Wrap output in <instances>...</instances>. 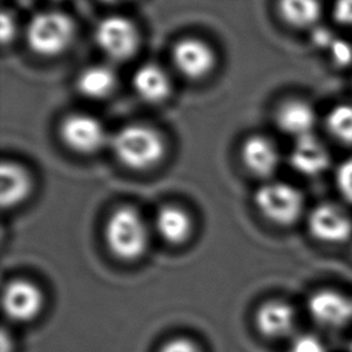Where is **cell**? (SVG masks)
Returning <instances> with one entry per match:
<instances>
[{
	"instance_id": "14",
	"label": "cell",
	"mask_w": 352,
	"mask_h": 352,
	"mask_svg": "<svg viewBox=\"0 0 352 352\" xmlns=\"http://www.w3.org/2000/svg\"><path fill=\"white\" fill-rule=\"evenodd\" d=\"M241 154L249 172L260 177L272 175L279 165V153L275 144L260 135L248 138L243 142Z\"/></svg>"
},
{
	"instance_id": "17",
	"label": "cell",
	"mask_w": 352,
	"mask_h": 352,
	"mask_svg": "<svg viewBox=\"0 0 352 352\" xmlns=\"http://www.w3.org/2000/svg\"><path fill=\"white\" fill-rule=\"evenodd\" d=\"M32 190L28 170L16 162H3L0 168V199L3 208L21 204Z\"/></svg>"
},
{
	"instance_id": "25",
	"label": "cell",
	"mask_w": 352,
	"mask_h": 352,
	"mask_svg": "<svg viewBox=\"0 0 352 352\" xmlns=\"http://www.w3.org/2000/svg\"><path fill=\"white\" fill-rule=\"evenodd\" d=\"M331 14L337 23L352 28V0H334Z\"/></svg>"
},
{
	"instance_id": "22",
	"label": "cell",
	"mask_w": 352,
	"mask_h": 352,
	"mask_svg": "<svg viewBox=\"0 0 352 352\" xmlns=\"http://www.w3.org/2000/svg\"><path fill=\"white\" fill-rule=\"evenodd\" d=\"M289 352H329L327 345L315 334H298L290 345Z\"/></svg>"
},
{
	"instance_id": "13",
	"label": "cell",
	"mask_w": 352,
	"mask_h": 352,
	"mask_svg": "<svg viewBox=\"0 0 352 352\" xmlns=\"http://www.w3.org/2000/svg\"><path fill=\"white\" fill-rule=\"evenodd\" d=\"M316 121L315 109L301 99H292L282 103L276 113L278 126L296 139L312 135Z\"/></svg>"
},
{
	"instance_id": "4",
	"label": "cell",
	"mask_w": 352,
	"mask_h": 352,
	"mask_svg": "<svg viewBox=\"0 0 352 352\" xmlns=\"http://www.w3.org/2000/svg\"><path fill=\"white\" fill-rule=\"evenodd\" d=\"M254 205L271 223L290 226L304 212V197L294 186L283 182L263 184L254 192Z\"/></svg>"
},
{
	"instance_id": "11",
	"label": "cell",
	"mask_w": 352,
	"mask_h": 352,
	"mask_svg": "<svg viewBox=\"0 0 352 352\" xmlns=\"http://www.w3.org/2000/svg\"><path fill=\"white\" fill-rule=\"evenodd\" d=\"M254 323L261 336L279 340L293 334L297 316L294 308L287 301L274 298L263 302L257 308Z\"/></svg>"
},
{
	"instance_id": "12",
	"label": "cell",
	"mask_w": 352,
	"mask_h": 352,
	"mask_svg": "<svg viewBox=\"0 0 352 352\" xmlns=\"http://www.w3.org/2000/svg\"><path fill=\"white\" fill-rule=\"evenodd\" d=\"M290 165L304 176H318L330 165V153L326 144L314 133L296 139L290 154Z\"/></svg>"
},
{
	"instance_id": "20",
	"label": "cell",
	"mask_w": 352,
	"mask_h": 352,
	"mask_svg": "<svg viewBox=\"0 0 352 352\" xmlns=\"http://www.w3.org/2000/svg\"><path fill=\"white\" fill-rule=\"evenodd\" d=\"M324 125L337 142L352 146V103H340L331 107L326 116Z\"/></svg>"
},
{
	"instance_id": "23",
	"label": "cell",
	"mask_w": 352,
	"mask_h": 352,
	"mask_svg": "<svg viewBox=\"0 0 352 352\" xmlns=\"http://www.w3.org/2000/svg\"><path fill=\"white\" fill-rule=\"evenodd\" d=\"M331 62L340 67H348L352 65V43L337 37L327 50Z\"/></svg>"
},
{
	"instance_id": "8",
	"label": "cell",
	"mask_w": 352,
	"mask_h": 352,
	"mask_svg": "<svg viewBox=\"0 0 352 352\" xmlns=\"http://www.w3.org/2000/svg\"><path fill=\"white\" fill-rule=\"evenodd\" d=\"M3 311L12 322H30L44 307L41 289L28 279H12L3 289Z\"/></svg>"
},
{
	"instance_id": "21",
	"label": "cell",
	"mask_w": 352,
	"mask_h": 352,
	"mask_svg": "<svg viewBox=\"0 0 352 352\" xmlns=\"http://www.w3.org/2000/svg\"><path fill=\"white\" fill-rule=\"evenodd\" d=\"M334 180L342 199L352 205V155L338 164Z\"/></svg>"
},
{
	"instance_id": "1",
	"label": "cell",
	"mask_w": 352,
	"mask_h": 352,
	"mask_svg": "<svg viewBox=\"0 0 352 352\" xmlns=\"http://www.w3.org/2000/svg\"><path fill=\"white\" fill-rule=\"evenodd\" d=\"M116 158L126 168L143 170L161 161L165 151L162 136L153 128L132 124L118 129L111 138Z\"/></svg>"
},
{
	"instance_id": "6",
	"label": "cell",
	"mask_w": 352,
	"mask_h": 352,
	"mask_svg": "<svg viewBox=\"0 0 352 352\" xmlns=\"http://www.w3.org/2000/svg\"><path fill=\"white\" fill-rule=\"evenodd\" d=\"M308 228L311 235L322 243H345L352 239V216L342 206L324 202L309 212Z\"/></svg>"
},
{
	"instance_id": "5",
	"label": "cell",
	"mask_w": 352,
	"mask_h": 352,
	"mask_svg": "<svg viewBox=\"0 0 352 352\" xmlns=\"http://www.w3.org/2000/svg\"><path fill=\"white\" fill-rule=\"evenodd\" d=\"M98 47L114 60L131 58L139 45V33L135 25L120 15H110L99 21L95 29Z\"/></svg>"
},
{
	"instance_id": "27",
	"label": "cell",
	"mask_w": 352,
	"mask_h": 352,
	"mask_svg": "<svg viewBox=\"0 0 352 352\" xmlns=\"http://www.w3.org/2000/svg\"><path fill=\"white\" fill-rule=\"evenodd\" d=\"M0 32H1V43L6 45L8 44L16 32V26H15V19L14 16L8 12V11H3L1 12V19H0Z\"/></svg>"
},
{
	"instance_id": "29",
	"label": "cell",
	"mask_w": 352,
	"mask_h": 352,
	"mask_svg": "<svg viewBox=\"0 0 352 352\" xmlns=\"http://www.w3.org/2000/svg\"><path fill=\"white\" fill-rule=\"evenodd\" d=\"M346 352H352V340H351V342H349V345H348V349H346Z\"/></svg>"
},
{
	"instance_id": "2",
	"label": "cell",
	"mask_w": 352,
	"mask_h": 352,
	"mask_svg": "<svg viewBox=\"0 0 352 352\" xmlns=\"http://www.w3.org/2000/svg\"><path fill=\"white\" fill-rule=\"evenodd\" d=\"M109 250L122 261H135L148 246V230L135 208L121 206L109 217L104 227Z\"/></svg>"
},
{
	"instance_id": "3",
	"label": "cell",
	"mask_w": 352,
	"mask_h": 352,
	"mask_svg": "<svg viewBox=\"0 0 352 352\" xmlns=\"http://www.w3.org/2000/svg\"><path fill=\"white\" fill-rule=\"evenodd\" d=\"M74 38V23L63 12L44 11L36 14L28 23L26 40L29 48L41 56L62 54Z\"/></svg>"
},
{
	"instance_id": "18",
	"label": "cell",
	"mask_w": 352,
	"mask_h": 352,
	"mask_svg": "<svg viewBox=\"0 0 352 352\" xmlns=\"http://www.w3.org/2000/svg\"><path fill=\"white\" fill-rule=\"evenodd\" d=\"M117 82L113 69L104 65H92L85 67L77 77V89L89 99H103L109 96Z\"/></svg>"
},
{
	"instance_id": "7",
	"label": "cell",
	"mask_w": 352,
	"mask_h": 352,
	"mask_svg": "<svg viewBox=\"0 0 352 352\" xmlns=\"http://www.w3.org/2000/svg\"><path fill=\"white\" fill-rule=\"evenodd\" d=\"M307 309L314 322L323 327L338 329L352 323V296L333 287L314 292Z\"/></svg>"
},
{
	"instance_id": "9",
	"label": "cell",
	"mask_w": 352,
	"mask_h": 352,
	"mask_svg": "<svg viewBox=\"0 0 352 352\" xmlns=\"http://www.w3.org/2000/svg\"><path fill=\"white\" fill-rule=\"evenodd\" d=\"M60 138L72 150L91 154L102 148L106 143V131L98 118L89 114L76 113L62 121Z\"/></svg>"
},
{
	"instance_id": "28",
	"label": "cell",
	"mask_w": 352,
	"mask_h": 352,
	"mask_svg": "<svg viewBox=\"0 0 352 352\" xmlns=\"http://www.w3.org/2000/svg\"><path fill=\"white\" fill-rule=\"evenodd\" d=\"M104 3H110V4H117V3H122V1H128V0H102Z\"/></svg>"
},
{
	"instance_id": "16",
	"label": "cell",
	"mask_w": 352,
	"mask_h": 352,
	"mask_svg": "<svg viewBox=\"0 0 352 352\" xmlns=\"http://www.w3.org/2000/svg\"><path fill=\"white\" fill-rule=\"evenodd\" d=\"M157 234L170 245H182L192 231L191 217L186 210L175 205H165L158 209L154 220Z\"/></svg>"
},
{
	"instance_id": "24",
	"label": "cell",
	"mask_w": 352,
	"mask_h": 352,
	"mask_svg": "<svg viewBox=\"0 0 352 352\" xmlns=\"http://www.w3.org/2000/svg\"><path fill=\"white\" fill-rule=\"evenodd\" d=\"M160 352H202L199 345L187 337H175L168 340L161 348Z\"/></svg>"
},
{
	"instance_id": "15",
	"label": "cell",
	"mask_w": 352,
	"mask_h": 352,
	"mask_svg": "<svg viewBox=\"0 0 352 352\" xmlns=\"http://www.w3.org/2000/svg\"><path fill=\"white\" fill-rule=\"evenodd\" d=\"M132 85L136 94L150 103L162 102L170 92L168 74L155 63H144L138 67L132 77Z\"/></svg>"
},
{
	"instance_id": "10",
	"label": "cell",
	"mask_w": 352,
	"mask_h": 352,
	"mask_svg": "<svg viewBox=\"0 0 352 352\" xmlns=\"http://www.w3.org/2000/svg\"><path fill=\"white\" fill-rule=\"evenodd\" d=\"M175 67L188 78H202L214 66V52L205 41L187 37L177 41L172 50Z\"/></svg>"
},
{
	"instance_id": "19",
	"label": "cell",
	"mask_w": 352,
	"mask_h": 352,
	"mask_svg": "<svg viewBox=\"0 0 352 352\" xmlns=\"http://www.w3.org/2000/svg\"><path fill=\"white\" fill-rule=\"evenodd\" d=\"M280 16L298 29L315 28L323 12L320 0H278Z\"/></svg>"
},
{
	"instance_id": "26",
	"label": "cell",
	"mask_w": 352,
	"mask_h": 352,
	"mask_svg": "<svg viewBox=\"0 0 352 352\" xmlns=\"http://www.w3.org/2000/svg\"><path fill=\"white\" fill-rule=\"evenodd\" d=\"M337 38V36L326 26H315L311 32V41L314 45H316L320 50L327 51L330 48V45L334 43V40Z\"/></svg>"
}]
</instances>
